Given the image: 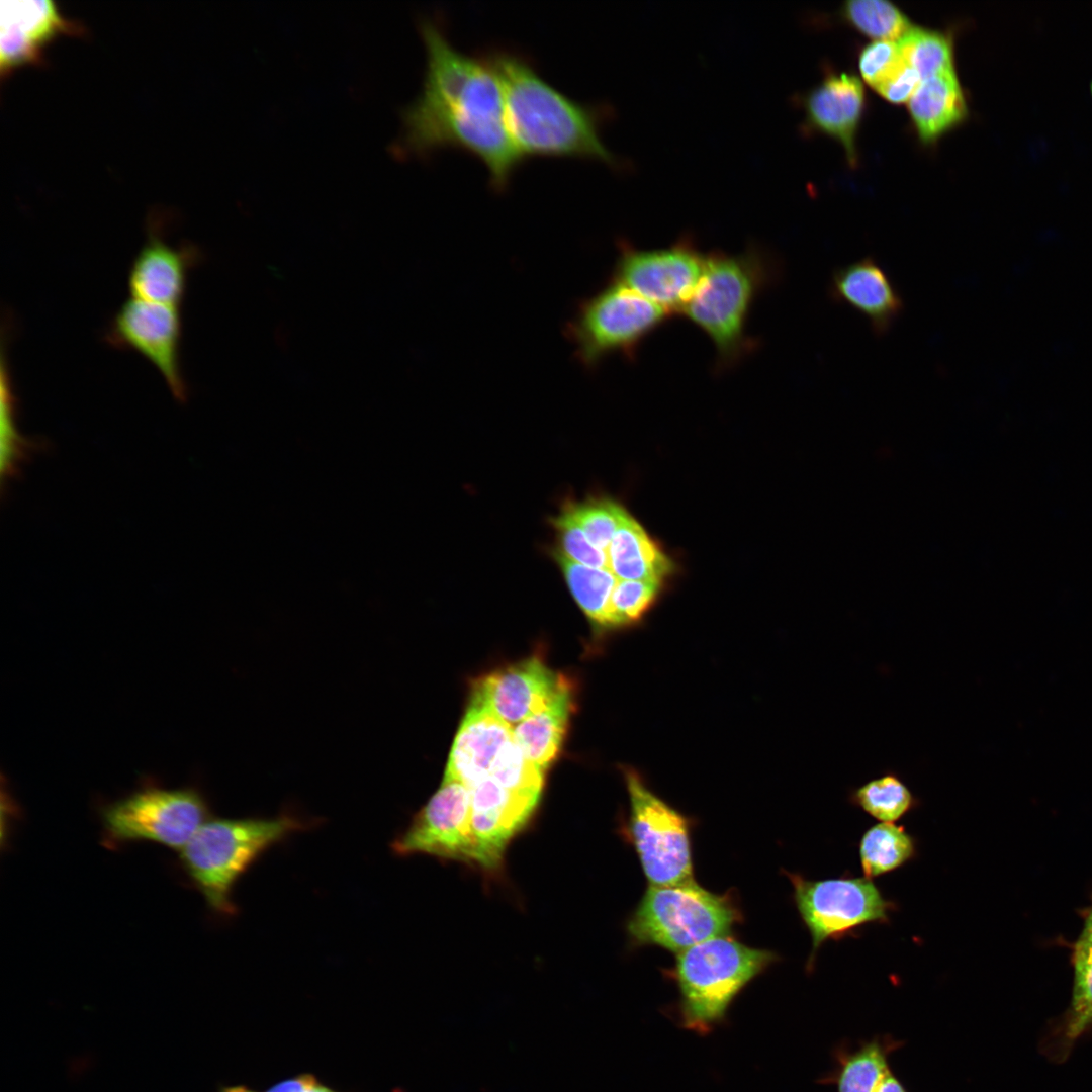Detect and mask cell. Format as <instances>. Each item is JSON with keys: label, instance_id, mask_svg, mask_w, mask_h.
<instances>
[{"label": "cell", "instance_id": "6da1fadb", "mask_svg": "<svg viewBox=\"0 0 1092 1092\" xmlns=\"http://www.w3.org/2000/svg\"><path fill=\"white\" fill-rule=\"evenodd\" d=\"M426 50L421 90L400 111L394 145L399 157H427L453 147L478 157L489 185L504 190L525 160L508 129L503 88L492 67L476 51L457 49L441 17L419 22Z\"/></svg>", "mask_w": 1092, "mask_h": 1092}, {"label": "cell", "instance_id": "7a4b0ae2", "mask_svg": "<svg viewBox=\"0 0 1092 1092\" xmlns=\"http://www.w3.org/2000/svg\"><path fill=\"white\" fill-rule=\"evenodd\" d=\"M476 52L497 75L511 138L525 159L531 156L597 160L624 171L630 162L604 143L602 128L615 117L608 102H579L550 84L526 53L503 44Z\"/></svg>", "mask_w": 1092, "mask_h": 1092}, {"label": "cell", "instance_id": "3957f363", "mask_svg": "<svg viewBox=\"0 0 1092 1092\" xmlns=\"http://www.w3.org/2000/svg\"><path fill=\"white\" fill-rule=\"evenodd\" d=\"M322 821L291 809L271 818L208 819L180 850L181 864L208 907L232 917L238 912L233 891L241 877L270 848Z\"/></svg>", "mask_w": 1092, "mask_h": 1092}, {"label": "cell", "instance_id": "277c9868", "mask_svg": "<svg viewBox=\"0 0 1092 1092\" xmlns=\"http://www.w3.org/2000/svg\"><path fill=\"white\" fill-rule=\"evenodd\" d=\"M778 275L776 259L756 246L735 255L706 254L702 278L680 314L714 344L717 370L734 366L754 348L747 320L755 299Z\"/></svg>", "mask_w": 1092, "mask_h": 1092}, {"label": "cell", "instance_id": "5b68a950", "mask_svg": "<svg viewBox=\"0 0 1092 1092\" xmlns=\"http://www.w3.org/2000/svg\"><path fill=\"white\" fill-rule=\"evenodd\" d=\"M777 961L776 952L750 947L730 934L677 953L669 973L679 991L682 1026L710 1032L740 991Z\"/></svg>", "mask_w": 1092, "mask_h": 1092}, {"label": "cell", "instance_id": "8992f818", "mask_svg": "<svg viewBox=\"0 0 1092 1092\" xmlns=\"http://www.w3.org/2000/svg\"><path fill=\"white\" fill-rule=\"evenodd\" d=\"M742 921L732 891L713 893L691 880L667 886L649 885L627 920L626 931L635 946L654 945L680 953L730 934Z\"/></svg>", "mask_w": 1092, "mask_h": 1092}, {"label": "cell", "instance_id": "52a82bcc", "mask_svg": "<svg viewBox=\"0 0 1092 1092\" xmlns=\"http://www.w3.org/2000/svg\"><path fill=\"white\" fill-rule=\"evenodd\" d=\"M670 315L665 308L611 280L580 303L567 324L566 335L577 359L592 369L612 354L633 360L641 343Z\"/></svg>", "mask_w": 1092, "mask_h": 1092}, {"label": "cell", "instance_id": "ba28073f", "mask_svg": "<svg viewBox=\"0 0 1092 1092\" xmlns=\"http://www.w3.org/2000/svg\"><path fill=\"white\" fill-rule=\"evenodd\" d=\"M624 777L630 801L624 834L649 885L694 880L691 820L653 793L635 770L625 769Z\"/></svg>", "mask_w": 1092, "mask_h": 1092}, {"label": "cell", "instance_id": "9c48e42d", "mask_svg": "<svg viewBox=\"0 0 1092 1092\" xmlns=\"http://www.w3.org/2000/svg\"><path fill=\"white\" fill-rule=\"evenodd\" d=\"M784 873L793 886L795 905L812 938L807 961L809 971L825 941L842 939L867 924L888 923L891 912L897 909L873 880L864 876L808 880L796 873Z\"/></svg>", "mask_w": 1092, "mask_h": 1092}, {"label": "cell", "instance_id": "30bf717a", "mask_svg": "<svg viewBox=\"0 0 1092 1092\" xmlns=\"http://www.w3.org/2000/svg\"><path fill=\"white\" fill-rule=\"evenodd\" d=\"M207 820L205 800L189 789H146L102 812L108 842L151 841L179 851Z\"/></svg>", "mask_w": 1092, "mask_h": 1092}, {"label": "cell", "instance_id": "8fae6325", "mask_svg": "<svg viewBox=\"0 0 1092 1092\" xmlns=\"http://www.w3.org/2000/svg\"><path fill=\"white\" fill-rule=\"evenodd\" d=\"M612 280L671 314L681 313L705 269L706 254L691 235L665 248L642 250L621 239Z\"/></svg>", "mask_w": 1092, "mask_h": 1092}, {"label": "cell", "instance_id": "7c38bea8", "mask_svg": "<svg viewBox=\"0 0 1092 1092\" xmlns=\"http://www.w3.org/2000/svg\"><path fill=\"white\" fill-rule=\"evenodd\" d=\"M400 857L426 854L478 870L471 826V795L462 782L444 778L439 789L391 842Z\"/></svg>", "mask_w": 1092, "mask_h": 1092}, {"label": "cell", "instance_id": "4fadbf2b", "mask_svg": "<svg viewBox=\"0 0 1092 1092\" xmlns=\"http://www.w3.org/2000/svg\"><path fill=\"white\" fill-rule=\"evenodd\" d=\"M104 340L113 348L139 353L157 369L179 402L187 400L188 386L181 367L180 307L130 297L111 318Z\"/></svg>", "mask_w": 1092, "mask_h": 1092}, {"label": "cell", "instance_id": "5bb4252c", "mask_svg": "<svg viewBox=\"0 0 1092 1092\" xmlns=\"http://www.w3.org/2000/svg\"><path fill=\"white\" fill-rule=\"evenodd\" d=\"M478 870L500 873L511 841L531 820L541 797L513 792L486 777L469 788Z\"/></svg>", "mask_w": 1092, "mask_h": 1092}, {"label": "cell", "instance_id": "9a60e30c", "mask_svg": "<svg viewBox=\"0 0 1092 1092\" xmlns=\"http://www.w3.org/2000/svg\"><path fill=\"white\" fill-rule=\"evenodd\" d=\"M151 220L147 239L129 268L130 297L180 307L188 275L202 260V252L190 242H168L162 223Z\"/></svg>", "mask_w": 1092, "mask_h": 1092}, {"label": "cell", "instance_id": "2e32d148", "mask_svg": "<svg viewBox=\"0 0 1092 1092\" xmlns=\"http://www.w3.org/2000/svg\"><path fill=\"white\" fill-rule=\"evenodd\" d=\"M538 657H530L479 679L471 700L515 727L544 708L565 682Z\"/></svg>", "mask_w": 1092, "mask_h": 1092}, {"label": "cell", "instance_id": "e0dca14e", "mask_svg": "<svg viewBox=\"0 0 1092 1092\" xmlns=\"http://www.w3.org/2000/svg\"><path fill=\"white\" fill-rule=\"evenodd\" d=\"M827 293L834 303L862 315L877 337L890 332L905 309L900 290L874 256L833 269Z\"/></svg>", "mask_w": 1092, "mask_h": 1092}, {"label": "cell", "instance_id": "ac0fdd59", "mask_svg": "<svg viewBox=\"0 0 1092 1092\" xmlns=\"http://www.w3.org/2000/svg\"><path fill=\"white\" fill-rule=\"evenodd\" d=\"M513 739V727L483 705H470L455 736L444 778L471 788L489 776L504 746Z\"/></svg>", "mask_w": 1092, "mask_h": 1092}, {"label": "cell", "instance_id": "d6986e66", "mask_svg": "<svg viewBox=\"0 0 1092 1092\" xmlns=\"http://www.w3.org/2000/svg\"><path fill=\"white\" fill-rule=\"evenodd\" d=\"M805 123L837 140L850 163L856 160L855 136L864 107L863 86L853 75L827 76L803 96Z\"/></svg>", "mask_w": 1092, "mask_h": 1092}, {"label": "cell", "instance_id": "ffe728a7", "mask_svg": "<svg viewBox=\"0 0 1092 1092\" xmlns=\"http://www.w3.org/2000/svg\"><path fill=\"white\" fill-rule=\"evenodd\" d=\"M908 110L920 140L927 144L962 123L968 108L956 72L922 80L908 100Z\"/></svg>", "mask_w": 1092, "mask_h": 1092}, {"label": "cell", "instance_id": "44dd1931", "mask_svg": "<svg viewBox=\"0 0 1092 1092\" xmlns=\"http://www.w3.org/2000/svg\"><path fill=\"white\" fill-rule=\"evenodd\" d=\"M1074 986L1070 1006L1049 1027L1043 1052L1057 1062L1066 1060L1075 1043L1092 1029V942L1079 938L1074 947Z\"/></svg>", "mask_w": 1092, "mask_h": 1092}, {"label": "cell", "instance_id": "7402d4cb", "mask_svg": "<svg viewBox=\"0 0 1092 1092\" xmlns=\"http://www.w3.org/2000/svg\"><path fill=\"white\" fill-rule=\"evenodd\" d=\"M609 570L618 578L662 583L672 561L630 514L617 529L607 550Z\"/></svg>", "mask_w": 1092, "mask_h": 1092}, {"label": "cell", "instance_id": "603a6c76", "mask_svg": "<svg viewBox=\"0 0 1092 1092\" xmlns=\"http://www.w3.org/2000/svg\"><path fill=\"white\" fill-rule=\"evenodd\" d=\"M902 1043L889 1035L877 1036L851 1049L839 1045L834 1051L835 1069L824 1080L837 1092H877L890 1073V1055Z\"/></svg>", "mask_w": 1092, "mask_h": 1092}, {"label": "cell", "instance_id": "cb8c5ba5", "mask_svg": "<svg viewBox=\"0 0 1092 1092\" xmlns=\"http://www.w3.org/2000/svg\"><path fill=\"white\" fill-rule=\"evenodd\" d=\"M572 706L565 681L548 704L513 728V737L527 758L545 770L557 755Z\"/></svg>", "mask_w": 1092, "mask_h": 1092}, {"label": "cell", "instance_id": "d4e9b609", "mask_svg": "<svg viewBox=\"0 0 1092 1092\" xmlns=\"http://www.w3.org/2000/svg\"><path fill=\"white\" fill-rule=\"evenodd\" d=\"M0 28L20 32L40 50L59 33L84 32L80 23L63 17L49 0H2Z\"/></svg>", "mask_w": 1092, "mask_h": 1092}, {"label": "cell", "instance_id": "484cf974", "mask_svg": "<svg viewBox=\"0 0 1092 1092\" xmlns=\"http://www.w3.org/2000/svg\"><path fill=\"white\" fill-rule=\"evenodd\" d=\"M858 853L863 876L873 879L912 860L916 841L903 826L881 822L864 831Z\"/></svg>", "mask_w": 1092, "mask_h": 1092}, {"label": "cell", "instance_id": "4316f807", "mask_svg": "<svg viewBox=\"0 0 1092 1092\" xmlns=\"http://www.w3.org/2000/svg\"><path fill=\"white\" fill-rule=\"evenodd\" d=\"M553 557L577 605L593 623L605 627L610 600L618 578L609 569L576 563L555 549Z\"/></svg>", "mask_w": 1092, "mask_h": 1092}, {"label": "cell", "instance_id": "83f0119b", "mask_svg": "<svg viewBox=\"0 0 1092 1092\" xmlns=\"http://www.w3.org/2000/svg\"><path fill=\"white\" fill-rule=\"evenodd\" d=\"M849 802L885 823L900 820L920 803L901 777L893 771L872 779L852 790Z\"/></svg>", "mask_w": 1092, "mask_h": 1092}, {"label": "cell", "instance_id": "f1b7e54d", "mask_svg": "<svg viewBox=\"0 0 1092 1092\" xmlns=\"http://www.w3.org/2000/svg\"><path fill=\"white\" fill-rule=\"evenodd\" d=\"M1 477L11 480L33 451V442L23 438L16 426V396L5 345L1 356Z\"/></svg>", "mask_w": 1092, "mask_h": 1092}, {"label": "cell", "instance_id": "f546056e", "mask_svg": "<svg viewBox=\"0 0 1092 1092\" xmlns=\"http://www.w3.org/2000/svg\"><path fill=\"white\" fill-rule=\"evenodd\" d=\"M842 11L853 27L876 40L898 41L913 29L907 16L888 1H848Z\"/></svg>", "mask_w": 1092, "mask_h": 1092}, {"label": "cell", "instance_id": "4dcf8cb0", "mask_svg": "<svg viewBox=\"0 0 1092 1092\" xmlns=\"http://www.w3.org/2000/svg\"><path fill=\"white\" fill-rule=\"evenodd\" d=\"M898 42L921 81L956 72L952 40L945 33L913 27Z\"/></svg>", "mask_w": 1092, "mask_h": 1092}, {"label": "cell", "instance_id": "1f68e13d", "mask_svg": "<svg viewBox=\"0 0 1092 1092\" xmlns=\"http://www.w3.org/2000/svg\"><path fill=\"white\" fill-rule=\"evenodd\" d=\"M564 509L583 530L589 541L605 552L617 529L629 514L620 504L609 498L566 503Z\"/></svg>", "mask_w": 1092, "mask_h": 1092}, {"label": "cell", "instance_id": "d6a6232c", "mask_svg": "<svg viewBox=\"0 0 1092 1092\" xmlns=\"http://www.w3.org/2000/svg\"><path fill=\"white\" fill-rule=\"evenodd\" d=\"M489 777L513 792L541 797L544 770L527 758L514 737L498 753Z\"/></svg>", "mask_w": 1092, "mask_h": 1092}, {"label": "cell", "instance_id": "836d02e7", "mask_svg": "<svg viewBox=\"0 0 1092 1092\" xmlns=\"http://www.w3.org/2000/svg\"><path fill=\"white\" fill-rule=\"evenodd\" d=\"M661 584L645 580L618 579L606 618V628L638 622L654 605Z\"/></svg>", "mask_w": 1092, "mask_h": 1092}, {"label": "cell", "instance_id": "e575fe53", "mask_svg": "<svg viewBox=\"0 0 1092 1092\" xmlns=\"http://www.w3.org/2000/svg\"><path fill=\"white\" fill-rule=\"evenodd\" d=\"M551 522L558 537V547L555 550L576 563L609 569L607 552L589 541L583 530L564 508L557 517L551 519Z\"/></svg>", "mask_w": 1092, "mask_h": 1092}, {"label": "cell", "instance_id": "d590c367", "mask_svg": "<svg viewBox=\"0 0 1092 1092\" xmlns=\"http://www.w3.org/2000/svg\"><path fill=\"white\" fill-rule=\"evenodd\" d=\"M907 65L899 42L893 40H874L863 48L858 60L862 78L874 89Z\"/></svg>", "mask_w": 1092, "mask_h": 1092}, {"label": "cell", "instance_id": "8d00e7d4", "mask_svg": "<svg viewBox=\"0 0 1092 1092\" xmlns=\"http://www.w3.org/2000/svg\"><path fill=\"white\" fill-rule=\"evenodd\" d=\"M42 53L35 44L20 32L11 28H0V68L5 75L13 68L26 63L42 62Z\"/></svg>", "mask_w": 1092, "mask_h": 1092}, {"label": "cell", "instance_id": "74e56055", "mask_svg": "<svg viewBox=\"0 0 1092 1092\" xmlns=\"http://www.w3.org/2000/svg\"><path fill=\"white\" fill-rule=\"evenodd\" d=\"M920 82L919 75L908 64L875 90L888 101L901 104L908 102Z\"/></svg>", "mask_w": 1092, "mask_h": 1092}, {"label": "cell", "instance_id": "f35d334b", "mask_svg": "<svg viewBox=\"0 0 1092 1092\" xmlns=\"http://www.w3.org/2000/svg\"><path fill=\"white\" fill-rule=\"evenodd\" d=\"M266 1092H339L324 1084L312 1074L304 1073L282 1080Z\"/></svg>", "mask_w": 1092, "mask_h": 1092}, {"label": "cell", "instance_id": "ab89813d", "mask_svg": "<svg viewBox=\"0 0 1092 1092\" xmlns=\"http://www.w3.org/2000/svg\"><path fill=\"white\" fill-rule=\"evenodd\" d=\"M877 1092H908L901 1081L891 1071L882 1081Z\"/></svg>", "mask_w": 1092, "mask_h": 1092}, {"label": "cell", "instance_id": "60d3db41", "mask_svg": "<svg viewBox=\"0 0 1092 1092\" xmlns=\"http://www.w3.org/2000/svg\"><path fill=\"white\" fill-rule=\"evenodd\" d=\"M1080 938L1092 942V905L1085 916L1084 928Z\"/></svg>", "mask_w": 1092, "mask_h": 1092}, {"label": "cell", "instance_id": "b9f144b4", "mask_svg": "<svg viewBox=\"0 0 1092 1092\" xmlns=\"http://www.w3.org/2000/svg\"><path fill=\"white\" fill-rule=\"evenodd\" d=\"M217 1092H257L244 1085L221 1086Z\"/></svg>", "mask_w": 1092, "mask_h": 1092}, {"label": "cell", "instance_id": "7bdbcfd3", "mask_svg": "<svg viewBox=\"0 0 1092 1092\" xmlns=\"http://www.w3.org/2000/svg\"><path fill=\"white\" fill-rule=\"evenodd\" d=\"M1090 90L1092 92V81L1090 82Z\"/></svg>", "mask_w": 1092, "mask_h": 1092}]
</instances>
